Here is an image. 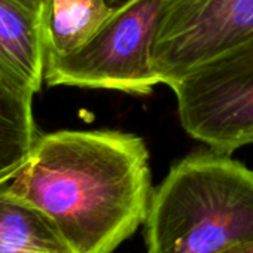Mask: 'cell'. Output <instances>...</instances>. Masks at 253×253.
Listing matches in <instances>:
<instances>
[{
	"label": "cell",
	"instance_id": "6da1fadb",
	"mask_svg": "<svg viewBox=\"0 0 253 253\" xmlns=\"http://www.w3.org/2000/svg\"><path fill=\"white\" fill-rule=\"evenodd\" d=\"M6 189L39 210L73 253H112L146 222L149 152L130 133H49L38 137Z\"/></svg>",
	"mask_w": 253,
	"mask_h": 253
},
{
	"label": "cell",
	"instance_id": "7a4b0ae2",
	"mask_svg": "<svg viewBox=\"0 0 253 253\" xmlns=\"http://www.w3.org/2000/svg\"><path fill=\"white\" fill-rule=\"evenodd\" d=\"M145 225L146 253H220L253 240V169L216 151L177 161Z\"/></svg>",
	"mask_w": 253,
	"mask_h": 253
},
{
	"label": "cell",
	"instance_id": "3957f363",
	"mask_svg": "<svg viewBox=\"0 0 253 253\" xmlns=\"http://www.w3.org/2000/svg\"><path fill=\"white\" fill-rule=\"evenodd\" d=\"M164 0H122L75 52L46 60L49 85L115 89L148 95L160 85L151 45Z\"/></svg>",
	"mask_w": 253,
	"mask_h": 253
},
{
	"label": "cell",
	"instance_id": "277c9868",
	"mask_svg": "<svg viewBox=\"0 0 253 253\" xmlns=\"http://www.w3.org/2000/svg\"><path fill=\"white\" fill-rule=\"evenodd\" d=\"M253 45V0H164L151 64L171 89L197 69Z\"/></svg>",
	"mask_w": 253,
	"mask_h": 253
},
{
	"label": "cell",
	"instance_id": "5b68a950",
	"mask_svg": "<svg viewBox=\"0 0 253 253\" xmlns=\"http://www.w3.org/2000/svg\"><path fill=\"white\" fill-rule=\"evenodd\" d=\"M173 91L191 137L226 155L253 145V45L197 69Z\"/></svg>",
	"mask_w": 253,
	"mask_h": 253
},
{
	"label": "cell",
	"instance_id": "8992f818",
	"mask_svg": "<svg viewBox=\"0 0 253 253\" xmlns=\"http://www.w3.org/2000/svg\"><path fill=\"white\" fill-rule=\"evenodd\" d=\"M49 0H0V78L35 95L45 81Z\"/></svg>",
	"mask_w": 253,
	"mask_h": 253
},
{
	"label": "cell",
	"instance_id": "52a82bcc",
	"mask_svg": "<svg viewBox=\"0 0 253 253\" xmlns=\"http://www.w3.org/2000/svg\"><path fill=\"white\" fill-rule=\"evenodd\" d=\"M112 9L109 0H49L45 12L48 58L69 55L85 45Z\"/></svg>",
	"mask_w": 253,
	"mask_h": 253
},
{
	"label": "cell",
	"instance_id": "ba28073f",
	"mask_svg": "<svg viewBox=\"0 0 253 253\" xmlns=\"http://www.w3.org/2000/svg\"><path fill=\"white\" fill-rule=\"evenodd\" d=\"M38 137L33 95L0 78V183L9 182L15 176Z\"/></svg>",
	"mask_w": 253,
	"mask_h": 253
},
{
	"label": "cell",
	"instance_id": "9c48e42d",
	"mask_svg": "<svg viewBox=\"0 0 253 253\" xmlns=\"http://www.w3.org/2000/svg\"><path fill=\"white\" fill-rule=\"evenodd\" d=\"M220 253H253V240L235 244V246H232L229 249H225Z\"/></svg>",
	"mask_w": 253,
	"mask_h": 253
},
{
	"label": "cell",
	"instance_id": "30bf717a",
	"mask_svg": "<svg viewBox=\"0 0 253 253\" xmlns=\"http://www.w3.org/2000/svg\"><path fill=\"white\" fill-rule=\"evenodd\" d=\"M0 253H30V252H24L21 249H17L11 244H3L0 243Z\"/></svg>",
	"mask_w": 253,
	"mask_h": 253
},
{
	"label": "cell",
	"instance_id": "8fae6325",
	"mask_svg": "<svg viewBox=\"0 0 253 253\" xmlns=\"http://www.w3.org/2000/svg\"><path fill=\"white\" fill-rule=\"evenodd\" d=\"M109 2H110V3H113V2H118V0H109Z\"/></svg>",
	"mask_w": 253,
	"mask_h": 253
}]
</instances>
